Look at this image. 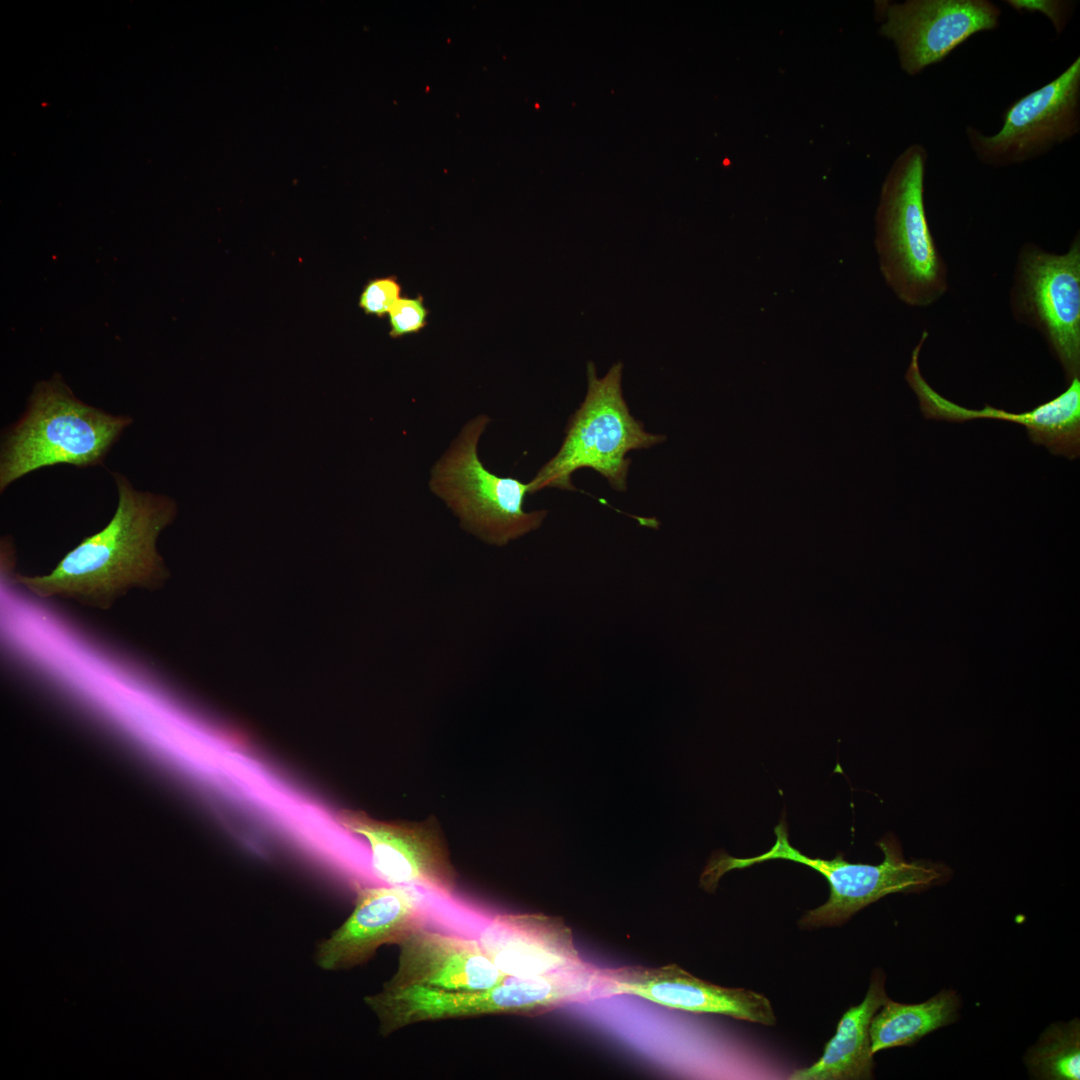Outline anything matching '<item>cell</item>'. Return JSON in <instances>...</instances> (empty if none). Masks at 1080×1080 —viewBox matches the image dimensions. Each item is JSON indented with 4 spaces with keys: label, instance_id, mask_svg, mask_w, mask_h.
<instances>
[{
    "label": "cell",
    "instance_id": "e0dca14e",
    "mask_svg": "<svg viewBox=\"0 0 1080 1080\" xmlns=\"http://www.w3.org/2000/svg\"><path fill=\"white\" fill-rule=\"evenodd\" d=\"M885 977L875 972L863 1001L849 1008L840 1019L836 1034L826 1044L821 1058L813 1065L797 1069L792 1080H862L873 1077L875 1066L871 1051L870 1023L888 999Z\"/></svg>",
    "mask_w": 1080,
    "mask_h": 1080
},
{
    "label": "cell",
    "instance_id": "2e32d148",
    "mask_svg": "<svg viewBox=\"0 0 1080 1080\" xmlns=\"http://www.w3.org/2000/svg\"><path fill=\"white\" fill-rule=\"evenodd\" d=\"M487 957L504 974L535 977L582 961L571 929L559 917L544 914H497L476 938Z\"/></svg>",
    "mask_w": 1080,
    "mask_h": 1080
},
{
    "label": "cell",
    "instance_id": "277c9868",
    "mask_svg": "<svg viewBox=\"0 0 1080 1080\" xmlns=\"http://www.w3.org/2000/svg\"><path fill=\"white\" fill-rule=\"evenodd\" d=\"M927 150L906 147L882 183L875 214V248L887 285L913 307L938 301L948 289V269L934 241L924 201Z\"/></svg>",
    "mask_w": 1080,
    "mask_h": 1080
},
{
    "label": "cell",
    "instance_id": "9a60e30c",
    "mask_svg": "<svg viewBox=\"0 0 1080 1080\" xmlns=\"http://www.w3.org/2000/svg\"><path fill=\"white\" fill-rule=\"evenodd\" d=\"M396 945L397 969L384 986L474 991L497 986L508 977L492 963L475 938L422 925L407 932Z\"/></svg>",
    "mask_w": 1080,
    "mask_h": 1080
},
{
    "label": "cell",
    "instance_id": "8fae6325",
    "mask_svg": "<svg viewBox=\"0 0 1080 1080\" xmlns=\"http://www.w3.org/2000/svg\"><path fill=\"white\" fill-rule=\"evenodd\" d=\"M336 819L347 831L367 839L371 866L381 881L424 887L444 897L454 894L457 874L434 819L386 822L355 810H341Z\"/></svg>",
    "mask_w": 1080,
    "mask_h": 1080
},
{
    "label": "cell",
    "instance_id": "30bf717a",
    "mask_svg": "<svg viewBox=\"0 0 1080 1080\" xmlns=\"http://www.w3.org/2000/svg\"><path fill=\"white\" fill-rule=\"evenodd\" d=\"M879 34L890 40L910 76L943 61L976 33L995 30L1001 9L988 0H907L877 4Z\"/></svg>",
    "mask_w": 1080,
    "mask_h": 1080
},
{
    "label": "cell",
    "instance_id": "5bb4252c",
    "mask_svg": "<svg viewBox=\"0 0 1080 1080\" xmlns=\"http://www.w3.org/2000/svg\"><path fill=\"white\" fill-rule=\"evenodd\" d=\"M928 333L924 331L912 351L905 379L916 394L923 415L929 419L962 423L972 419H1000L1026 427L1029 439L1050 453L1077 458L1080 454V378L1069 382L1057 397L1031 411L1013 413L985 405L980 410L959 406L941 396L922 376L919 353Z\"/></svg>",
    "mask_w": 1080,
    "mask_h": 1080
},
{
    "label": "cell",
    "instance_id": "5b68a950",
    "mask_svg": "<svg viewBox=\"0 0 1080 1080\" xmlns=\"http://www.w3.org/2000/svg\"><path fill=\"white\" fill-rule=\"evenodd\" d=\"M622 371L623 364L618 362L598 378L594 363L588 362L584 401L569 418L558 452L529 482V494L547 487L575 490L571 476L580 468L595 470L611 487L624 491L631 462L627 453L665 440L663 435L645 431L630 413L622 393Z\"/></svg>",
    "mask_w": 1080,
    "mask_h": 1080
},
{
    "label": "cell",
    "instance_id": "ffe728a7",
    "mask_svg": "<svg viewBox=\"0 0 1080 1080\" xmlns=\"http://www.w3.org/2000/svg\"><path fill=\"white\" fill-rule=\"evenodd\" d=\"M401 291L395 276L371 279L360 294L359 307L367 315L383 318L401 298Z\"/></svg>",
    "mask_w": 1080,
    "mask_h": 1080
},
{
    "label": "cell",
    "instance_id": "ac0fdd59",
    "mask_svg": "<svg viewBox=\"0 0 1080 1080\" xmlns=\"http://www.w3.org/2000/svg\"><path fill=\"white\" fill-rule=\"evenodd\" d=\"M959 1007V997L947 989L918 1004H903L888 998L870 1023L872 1053L915 1044L925 1035L955 1022Z\"/></svg>",
    "mask_w": 1080,
    "mask_h": 1080
},
{
    "label": "cell",
    "instance_id": "9c48e42d",
    "mask_svg": "<svg viewBox=\"0 0 1080 1080\" xmlns=\"http://www.w3.org/2000/svg\"><path fill=\"white\" fill-rule=\"evenodd\" d=\"M1080 131V58L1056 78L1013 102L1001 128L991 135L967 126L975 156L995 168L1042 156Z\"/></svg>",
    "mask_w": 1080,
    "mask_h": 1080
},
{
    "label": "cell",
    "instance_id": "44dd1931",
    "mask_svg": "<svg viewBox=\"0 0 1080 1080\" xmlns=\"http://www.w3.org/2000/svg\"><path fill=\"white\" fill-rule=\"evenodd\" d=\"M390 331L392 338H401L406 335L420 332L427 324L428 310L424 305L422 296L415 298L401 297L389 314Z\"/></svg>",
    "mask_w": 1080,
    "mask_h": 1080
},
{
    "label": "cell",
    "instance_id": "ba28073f",
    "mask_svg": "<svg viewBox=\"0 0 1080 1080\" xmlns=\"http://www.w3.org/2000/svg\"><path fill=\"white\" fill-rule=\"evenodd\" d=\"M1015 320L1036 329L1061 364L1067 381L1080 378V238L1062 254L1024 244L1010 291Z\"/></svg>",
    "mask_w": 1080,
    "mask_h": 1080
},
{
    "label": "cell",
    "instance_id": "7c38bea8",
    "mask_svg": "<svg viewBox=\"0 0 1080 1080\" xmlns=\"http://www.w3.org/2000/svg\"><path fill=\"white\" fill-rule=\"evenodd\" d=\"M598 999L633 995L691 1013H710L762 1025L776 1024L770 1000L745 988L719 986L693 976L675 963L599 968Z\"/></svg>",
    "mask_w": 1080,
    "mask_h": 1080
},
{
    "label": "cell",
    "instance_id": "52a82bcc",
    "mask_svg": "<svg viewBox=\"0 0 1080 1080\" xmlns=\"http://www.w3.org/2000/svg\"><path fill=\"white\" fill-rule=\"evenodd\" d=\"M489 422L481 414L463 426L432 467L429 487L464 530L487 544L504 546L538 529L547 511H525L529 483L498 476L480 460L478 444Z\"/></svg>",
    "mask_w": 1080,
    "mask_h": 1080
},
{
    "label": "cell",
    "instance_id": "6da1fadb",
    "mask_svg": "<svg viewBox=\"0 0 1080 1080\" xmlns=\"http://www.w3.org/2000/svg\"><path fill=\"white\" fill-rule=\"evenodd\" d=\"M117 507L109 523L70 550L50 574L15 575L13 580L39 598L59 596L107 610L132 588L156 590L169 577L157 539L177 514L164 494L137 490L129 479L111 473Z\"/></svg>",
    "mask_w": 1080,
    "mask_h": 1080
},
{
    "label": "cell",
    "instance_id": "4fadbf2b",
    "mask_svg": "<svg viewBox=\"0 0 1080 1080\" xmlns=\"http://www.w3.org/2000/svg\"><path fill=\"white\" fill-rule=\"evenodd\" d=\"M421 897L413 886L363 887L350 916L316 947V965L324 971L351 969L368 962L386 944L425 925Z\"/></svg>",
    "mask_w": 1080,
    "mask_h": 1080
},
{
    "label": "cell",
    "instance_id": "7402d4cb",
    "mask_svg": "<svg viewBox=\"0 0 1080 1080\" xmlns=\"http://www.w3.org/2000/svg\"><path fill=\"white\" fill-rule=\"evenodd\" d=\"M1018 12H1039L1052 23L1057 33L1065 29L1075 8L1074 2L1058 0H1006Z\"/></svg>",
    "mask_w": 1080,
    "mask_h": 1080
},
{
    "label": "cell",
    "instance_id": "8992f818",
    "mask_svg": "<svg viewBox=\"0 0 1080 1080\" xmlns=\"http://www.w3.org/2000/svg\"><path fill=\"white\" fill-rule=\"evenodd\" d=\"M587 983L581 971L565 968L535 977L508 976L501 984L481 990H444L417 985L384 986L364 998L388 1036L406 1026L427 1021L517 1015L534 1017L571 1003H582Z\"/></svg>",
    "mask_w": 1080,
    "mask_h": 1080
},
{
    "label": "cell",
    "instance_id": "d6986e66",
    "mask_svg": "<svg viewBox=\"0 0 1080 1080\" xmlns=\"http://www.w3.org/2000/svg\"><path fill=\"white\" fill-rule=\"evenodd\" d=\"M1031 1076L1043 1080H1079L1080 1022H1056L1049 1026L1026 1053Z\"/></svg>",
    "mask_w": 1080,
    "mask_h": 1080
},
{
    "label": "cell",
    "instance_id": "3957f363",
    "mask_svg": "<svg viewBox=\"0 0 1080 1080\" xmlns=\"http://www.w3.org/2000/svg\"><path fill=\"white\" fill-rule=\"evenodd\" d=\"M776 840L765 853L735 858L723 851L713 853L700 877V886L713 892L728 871L744 869L770 860H788L808 866L825 877L830 896L821 906L807 911L799 920L802 928L838 926L861 909L893 893L917 892L939 883L947 869L927 861H908L893 835L877 842L884 859L880 864L850 863L839 852L831 860L812 858L789 842L788 826L782 817L775 826Z\"/></svg>",
    "mask_w": 1080,
    "mask_h": 1080
},
{
    "label": "cell",
    "instance_id": "7a4b0ae2",
    "mask_svg": "<svg viewBox=\"0 0 1080 1080\" xmlns=\"http://www.w3.org/2000/svg\"><path fill=\"white\" fill-rule=\"evenodd\" d=\"M133 419L111 414L77 398L59 374L38 382L25 411L4 432L0 448V492L44 467L103 464Z\"/></svg>",
    "mask_w": 1080,
    "mask_h": 1080
}]
</instances>
